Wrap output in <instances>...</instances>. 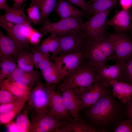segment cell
Here are the masks:
<instances>
[{
  "mask_svg": "<svg viewBox=\"0 0 132 132\" xmlns=\"http://www.w3.org/2000/svg\"><path fill=\"white\" fill-rule=\"evenodd\" d=\"M96 78L94 66L86 63L65 77L61 84L72 88L80 97L92 86Z\"/></svg>",
  "mask_w": 132,
  "mask_h": 132,
  "instance_id": "cell-1",
  "label": "cell"
},
{
  "mask_svg": "<svg viewBox=\"0 0 132 132\" xmlns=\"http://www.w3.org/2000/svg\"><path fill=\"white\" fill-rule=\"evenodd\" d=\"M60 51L58 55L84 51L88 39L84 31L75 29L58 36Z\"/></svg>",
  "mask_w": 132,
  "mask_h": 132,
  "instance_id": "cell-2",
  "label": "cell"
},
{
  "mask_svg": "<svg viewBox=\"0 0 132 132\" xmlns=\"http://www.w3.org/2000/svg\"><path fill=\"white\" fill-rule=\"evenodd\" d=\"M42 24L38 29L39 31L42 35L53 33L59 36L73 30L85 31L82 17L60 19L55 22H51L49 20Z\"/></svg>",
  "mask_w": 132,
  "mask_h": 132,
  "instance_id": "cell-3",
  "label": "cell"
},
{
  "mask_svg": "<svg viewBox=\"0 0 132 132\" xmlns=\"http://www.w3.org/2000/svg\"><path fill=\"white\" fill-rule=\"evenodd\" d=\"M50 112L35 113L31 118L29 132H58L66 122Z\"/></svg>",
  "mask_w": 132,
  "mask_h": 132,
  "instance_id": "cell-4",
  "label": "cell"
},
{
  "mask_svg": "<svg viewBox=\"0 0 132 132\" xmlns=\"http://www.w3.org/2000/svg\"><path fill=\"white\" fill-rule=\"evenodd\" d=\"M54 62L62 80L86 62L83 51L51 56Z\"/></svg>",
  "mask_w": 132,
  "mask_h": 132,
  "instance_id": "cell-5",
  "label": "cell"
},
{
  "mask_svg": "<svg viewBox=\"0 0 132 132\" xmlns=\"http://www.w3.org/2000/svg\"><path fill=\"white\" fill-rule=\"evenodd\" d=\"M30 24H15L0 20V26L14 41L21 50H31L32 46L29 37Z\"/></svg>",
  "mask_w": 132,
  "mask_h": 132,
  "instance_id": "cell-6",
  "label": "cell"
},
{
  "mask_svg": "<svg viewBox=\"0 0 132 132\" xmlns=\"http://www.w3.org/2000/svg\"><path fill=\"white\" fill-rule=\"evenodd\" d=\"M107 36L114 46V61H126L132 57V40L124 32L107 33Z\"/></svg>",
  "mask_w": 132,
  "mask_h": 132,
  "instance_id": "cell-7",
  "label": "cell"
},
{
  "mask_svg": "<svg viewBox=\"0 0 132 132\" xmlns=\"http://www.w3.org/2000/svg\"><path fill=\"white\" fill-rule=\"evenodd\" d=\"M28 106L34 113L50 111L49 97L45 84L38 83L31 90L28 100Z\"/></svg>",
  "mask_w": 132,
  "mask_h": 132,
  "instance_id": "cell-8",
  "label": "cell"
},
{
  "mask_svg": "<svg viewBox=\"0 0 132 132\" xmlns=\"http://www.w3.org/2000/svg\"><path fill=\"white\" fill-rule=\"evenodd\" d=\"M111 9L97 13L84 23L85 31L88 38L95 39L107 36L105 23Z\"/></svg>",
  "mask_w": 132,
  "mask_h": 132,
  "instance_id": "cell-9",
  "label": "cell"
},
{
  "mask_svg": "<svg viewBox=\"0 0 132 132\" xmlns=\"http://www.w3.org/2000/svg\"><path fill=\"white\" fill-rule=\"evenodd\" d=\"M87 114L93 120L99 123L106 122L112 117L114 107L111 100L104 95L90 107Z\"/></svg>",
  "mask_w": 132,
  "mask_h": 132,
  "instance_id": "cell-10",
  "label": "cell"
},
{
  "mask_svg": "<svg viewBox=\"0 0 132 132\" xmlns=\"http://www.w3.org/2000/svg\"><path fill=\"white\" fill-rule=\"evenodd\" d=\"M125 61H121L111 66L104 65L94 66L96 77L107 87L112 81L122 80V73Z\"/></svg>",
  "mask_w": 132,
  "mask_h": 132,
  "instance_id": "cell-11",
  "label": "cell"
},
{
  "mask_svg": "<svg viewBox=\"0 0 132 132\" xmlns=\"http://www.w3.org/2000/svg\"><path fill=\"white\" fill-rule=\"evenodd\" d=\"M83 52L86 62L93 66L106 65L109 60L97 39H88Z\"/></svg>",
  "mask_w": 132,
  "mask_h": 132,
  "instance_id": "cell-12",
  "label": "cell"
},
{
  "mask_svg": "<svg viewBox=\"0 0 132 132\" xmlns=\"http://www.w3.org/2000/svg\"><path fill=\"white\" fill-rule=\"evenodd\" d=\"M45 84L49 94L50 113L62 121H66L72 119L65 106L59 89L55 91L52 86Z\"/></svg>",
  "mask_w": 132,
  "mask_h": 132,
  "instance_id": "cell-13",
  "label": "cell"
},
{
  "mask_svg": "<svg viewBox=\"0 0 132 132\" xmlns=\"http://www.w3.org/2000/svg\"><path fill=\"white\" fill-rule=\"evenodd\" d=\"M107 86L96 77L92 86L80 96V111L93 106L104 95Z\"/></svg>",
  "mask_w": 132,
  "mask_h": 132,
  "instance_id": "cell-14",
  "label": "cell"
},
{
  "mask_svg": "<svg viewBox=\"0 0 132 132\" xmlns=\"http://www.w3.org/2000/svg\"><path fill=\"white\" fill-rule=\"evenodd\" d=\"M59 89L64 104L73 119L79 118L80 111L79 96L71 88L62 84L59 86Z\"/></svg>",
  "mask_w": 132,
  "mask_h": 132,
  "instance_id": "cell-15",
  "label": "cell"
},
{
  "mask_svg": "<svg viewBox=\"0 0 132 132\" xmlns=\"http://www.w3.org/2000/svg\"><path fill=\"white\" fill-rule=\"evenodd\" d=\"M0 89L10 91L19 99L26 102L28 100L32 88L21 82L12 80L9 78L0 81Z\"/></svg>",
  "mask_w": 132,
  "mask_h": 132,
  "instance_id": "cell-16",
  "label": "cell"
},
{
  "mask_svg": "<svg viewBox=\"0 0 132 132\" xmlns=\"http://www.w3.org/2000/svg\"><path fill=\"white\" fill-rule=\"evenodd\" d=\"M8 78L12 80L23 83L32 89L38 83L42 82L43 78L41 73L36 70L27 71L18 67Z\"/></svg>",
  "mask_w": 132,
  "mask_h": 132,
  "instance_id": "cell-17",
  "label": "cell"
},
{
  "mask_svg": "<svg viewBox=\"0 0 132 132\" xmlns=\"http://www.w3.org/2000/svg\"><path fill=\"white\" fill-rule=\"evenodd\" d=\"M132 20L130 9L127 10L122 9L117 11L112 17L106 21L105 25L106 26L113 27L116 33L124 32L130 29Z\"/></svg>",
  "mask_w": 132,
  "mask_h": 132,
  "instance_id": "cell-18",
  "label": "cell"
},
{
  "mask_svg": "<svg viewBox=\"0 0 132 132\" xmlns=\"http://www.w3.org/2000/svg\"><path fill=\"white\" fill-rule=\"evenodd\" d=\"M26 5L25 3H24L22 7L19 8L9 6L5 10V13L2 15H0V20L15 24H30L31 22L25 12Z\"/></svg>",
  "mask_w": 132,
  "mask_h": 132,
  "instance_id": "cell-19",
  "label": "cell"
},
{
  "mask_svg": "<svg viewBox=\"0 0 132 132\" xmlns=\"http://www.w3.org/2000/svg\"><path fill=\"white\" fill-rule=\"evenodd\" d=\"M21 50L14 41L0 30V61L10 58L16 59Z\"/></svg>",
  "mask_w": 132,
  "mask_h": 132,
  "instance_id": "cell-20",
  "label": "cell"
},
{
  "mask_svg": "<svg viewBox=\"0 0 132 132\" xmlns=\"http://www.w3.org/2000/svg\"><path fill=\"white\" fill-rule=\"evenodd\" d=\"M55 10L60 19L88 17L85 12L74 6L66 0H58Z\"/></svg>",
  "mask_w": 132,
  "mask_h": 132,
  "instance_id": "cell-21",
  "label": "cell"
},
{
  "mask_svg": "<svg viewBox=\"0 0 132 132\" xmlns=\"http://www.w3.org/2000/svg\"><path fill=\"white\" fill-rule=\"evenodd\" d=\"M109 86L111 87L113 95L121 102L126 103L131 100L132 84L122 80H115L111 81Z\"/></svg>",
  "mask_w": 132,
  "mask_h": 132,
  "instance_id": "cell-22",
  "label": "cell"
},
{
  "mask_svg": "<svg viewBox=\"0 0 132 132\" xmlns=\"http://www.w3.org/2000/svg\"><path fill=\"white\" fill-rule=\"evenodd\" d=\"M33 46L45 53H51L52 55H58L60 51V46L58 36L52 33L44 39L39 44Z\"/></svg>",
  "mask_w": 132,
  "mask_h": 132,
  "instance_id": "cell-23",
  "label": "cell"
},
{
  "mask_svg": "<svg viewBox=\"0 0 132 132\" xmlns=\"http://www.w3.org/2000/svg\"><path fill=\"white\" fill-rule=\"evenodd\" d=\"M98 130L86 124L79 118L66 121L59 132H95Z\"/></svg>",
  "mask_w": 132,
  "mask_h": 132,
  "instance_id": "cell-24",
  "label": "cell"
},
{
  "mask_svg": "<svg viewBox=\"0 0 132 132\" xmlns=\"http://www.w3.org/2000/svg\"><path fill=\"white\" fill-rule=\"evenodd\" d=\"M30 50H23L21 51L16 59L18 67L27 71L33 70L34 66L33 54Z\"/></svg>",
  "mask_w": 132,
  "mask_h": 132,
  "instance_id": "cell-25",
  "label": "cell"
},
{
  "mask_svg": "<svg viewBox=\"0 0 132 132\" xmlns=\"http://www.w3.org/2000/svg\"><path fill=\"white\" fill-rule=\"evenodd\" d=\"M43 78L45 84L52 86L55 85L62 80L55 64L41 71Z\"/></svg>",
  "mask_w": 132,
  "mask_h": 132,
  "instance_id": "cell-26",
  "label": "cell"
},
{
  "mask_svg": "<svg viewBox=\"0 0 132 132\" xmlns=\"http://www.w3.org/2000/svg\"><path fill=\"white\" fill-rule=\"evenodd\" d=\"M0 81L9 77L17 67L16 60L10 58L0 61Z\"/></svg>",
  "mask_w": 132,
  "mask_h": 132,
  "instance_id": "cell-27",
  "label": "cell"
},
{
  "mask_svg": "<svg viewBox=\"0 0 132 132\" xmlns=\"http://www.w3.org/2000/svg\"><path fill=\"white\" fill-rule=\"evenodd\" d=\"M118 0H96L91 4L90 15H94L98 13L112 9Z\"/></svg>",
  "mask_w": 132,
  "mask_h": 132,
  "instance_id": "cell-28",
  "label": "cell"
},
{
  "mask_svg": "<svg viewBox=\"0 0 132 132\" xmlns=\"http://www.w3.org/2000/svg\"><path fill=\"white\" fill-rule=\"evenodd\" d=\"M31 0L30 7L26 10L28 17L31 22L36 25L40 22L42 0Z\"/></svg>",
  "mask_w": 132,
  "mask_h": 132,
  "instance_id": "cell-29",
  "label": "cell"
},
{
  "mask_svg": "<svg viewBox=\"0 0 132 132\" xmlns=\"http://www.w3.org/2000/svg\"><path fill=\"white\" fill-rule=\"evenodd\" d=\"M57 0H42L40 17L39 24L44 23L49 20L50 14L55 9Z\"/></svg>",
  "mask_w": 132,
  "mask_h": 132,
  "instance_id": "cell-30",
  "label": "cell"
},
{
  "mask_svg": "<svg viewBox=\"0 0 132 132\" xmlns=\"http://www.w3.org/2000/svg\"><path fill=\"white\" fill-rule=\"evenodd\" d=\"M30 109L28 106L22 112H20L16 117L14 121L20 132H29L30 122L29 119L28 113Z\"/></svg>",
  "mask_w": 132,
  "mask_h": 132,
  "instance_id": "cell-31",
  "label": "cell"
},
{
  "mask_svg": "<svg viewBox=\"0 0 132 132\" xmlns=\"http://www.w3.org/2000/svg\"><path fill=\"white\" fill-rule=\"evenodd\" d=\"M25 104H22L11 110L0 114V125L6 124L12 121L21 112Z\"/></svg>",
  "mask_w": 132,
  "mask_h": 132,
  "instance_id": "cell-32",
  "label": "cell"
},
{
  "mask_svg": "<svg viewBox=\"0 0 132 132\" xmlns=\"http://www.w3.org/2000/svg\"><path fill=\"white\" fill-rule=\"evenodd\" d=\"M122 80L132 84V57L125 61Z\"/></svg>",
  "mask_w": 132,
  "mask_h": 132,
  "instance_id": "cell-33",
  "label": "cell"
},
{
  "mask_svg": "<svg viewBox=\"0 0 132 132\" xmlns=\"http://www.w3.org/2000/svg\"><path fill=\"white\" fill-rule=\"evenodd\" d=\"M19 99L9 91L0 89V104H5L16 101Z\"/></svg>",
  "mask_w": 132,
  "mask_h": 132,
  "instance_id": "cell-34",
  "label": "cell"
},
{
  "mask_svg": "<svg viewBox=\"0 0 132 132\" xmlns=\"http://www.w3.org/2000/svg\"><path fill=\"white\" fill-rule=\"evenodd\" d=\"M72 5H76L82 9L88 15H90L91 4L86 2L85 0H66Z\"/></svg>",
  "mask_w": 132,
  "mask_h": 132,
  "instance_id": "cell-35",
  "label": "cell"
},
{
  "mask_svg": "<svg viewBox=\"0 0 132 132\" xmlns=\"http://www.w3.org/2000/svg\"><path fill=\"white\" fill-rule=\"evenodd\" d=\"M31 50L33 52L34 66L36 68L40 62L50 56L49 53H43L32 46Z\"/></svg>",
  "mask_w": 132,
  "mask_h": 132,
  "instance_id": "cell-36",
  "label": "cell"
},
{
  "mask_svg": "<svg viewBox=\"0 0 132 132\" xmlns=\"http://www.w3.org/2000/svg\"><path fill=\"white\" fill-rule=\"evenodd\" d=\"M26 102L23 100L19 99L14 102L0 104V114L11 110Z\"/></svg>",
  "mask_w": 132,
  "mask_h": 132,
  "instance_id": "cell-37",
  "label": "cell"
},
{
  "mask_svg": "<svg viewBox=\"0 0 132 132\" xmlns=\"http://www.w3.org/2000/svg\"><path fill=\"white\" fill-rule=\"evenodd\" d=\"M115 132H132V122L129 121L122 122L115 129Z\"/></svg>",
  "mask_w": 132,
  "mask_h": 132,
  "instance_id": "cell-38",
  "label": "cell"
},
{
  "mask_svg": "<svg viewBox=\"0 0 132 132\" xmlns=\"http://www.w3.org/2000/svg\"><path fill=\"white\" fill-rule=\"evenodd\" d=\"M51 57H49L42 60L38 65L36 68L41 70L44 69L53 65L54 63L51 59Z\"/></svg>",
  "mask_w": 132,
  "mask_h": 132,
  "instance_id": "cell-39",
  "label": "cell"
},
{
  "mask_svg": "<svg viewBox=\"0 0 132 132\" xmlns=\"http://www.w3.org/2000/svg\"><path fill=\"white\" fill-rule=\"evenodd\" d=\"M42 35L39 31H37L34 29L32 32L29 37L31 44L34 45L37 44Z\"/></svg>",
  "mask_w": 132,
  "mask_h": 132,
  "instance_id": "cell-40",
  "label": "cell"
},
{
  "mask_svg": "<svg viewBox=\"0 0 132 132\" xmlns=\"http://www.w3.org/2000/svg\"><path fill=\"white\" fill-rule=\"evenodd\" d=\"M120 3L123 10H129L132 7V0H120Z\"/></svg>",
  "mask_w": 132,
  "mask_h": 132,
  "instance_id": "cell-41",
  "label": "cell"
},
{
  "mask_svg": "<svg viewBox=\"0 0 132 132\" xmlns=\"http://www.w3.org/2000/svg\"><path fill=\"white\" fill-rule=\"evenodd\" d=\"M6 124L7 125V132H20L14 122L12 121Z\"/></svg>",
  "mask_w": 132,
  "mask_h": 132,
  "instance_id": "cell-42",
  "label": "cell"
},
{
  "mask_svg": "<svg viewBox=\"0 0 132 132\" xmlns=\"http://www.w3.org/2000/svg\"><path fill=\"white\" fill-rule=\"evenodd\" d=\"M7 0H0V10H4L7 8L9 6L6 2Z\"/></svg>",
  "mask_w": 132,
  "mask_h": 132,
  "instance_id": "cell-43",
  "label": "cell"
},
{
  "mask_svg": "<svg viewBox=\"0 0 132 132\" xmlns=\"http://www.w3.org/2000/svg\"><path fill=\"white\" fill-rule=\"evenodd\" d=\"M27 0H13L14 3L13 7L15 8H19L21 7L23 1H26Z\"/></svg>",
  "mask_w": 132,
  "mask_h": 132,
  "instance_id": "cell-44",
  "label": "cell"
},
{
  "mask_svg": "<svg viewBox=\"0 0 132 132\" xmlns=\"http://www.w3.org/2000/svg\"><path fill=\"white\" fill-rule=\"evenodd\" d=\"M131 14L132 20L131 27L129 30V36H128L132 40V8L130 9Z\"/></svg>",
  "mask_w": 132,
  "mask_h": 132,
  "instance_id": "cell-45",
  "label": "cell"
},
{
  "mask_svg": "<svg viewBox=\"0 0 132 132\" xmlns=\"http://www.w3.org/2000/svg\"><path fill=\"white\" fill-rule=\"evenodd\" d=\"M129 113L130 118L132 120V100L130 105L129 109Z\"/></svg>",
  "mask_w": 132,
  "mask_h": 132,
  "instance_id": "cell-46",
  "label": "cell"
},
{
  "mask_svg": "<svg viewBox=\"0 0 132 132\" xmlns=\"http://www.w3.org/2000/svg\"><path fill=\"white\" fill-rule=\"evenodd\" d=\"M92 0L93 2L95 1L96 0Z\"/></svg>",
  "mask_w": 132,
  "mask_h": 132,
  "instance_id": "cell-47",
  "label": "cell"
}]
</instances>
